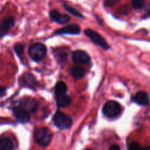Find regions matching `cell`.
Masks as SVG:
<instances>
[{
  "mask_svg": "<svg viewBox=\"0 0 150 150\" xmlns=\"http://www.w3.org/2000/svg\"><path fill=\"white\" fill-rule=\"evenodd\" d=\"M29 55L33 61L40 62L45 58L47 55V48L45 45L40 42L34 43L29 47Z\"/></svg>",
  "mask_w": 150,
  "mask_h": 150,
  "instance_id": "6da1fadb",
  "label": "cell"
},
{
  "mask_svg": "<svg viewBox=\"0 0 150 150\" xmlns=\"http://www.w3.org/2000/svg\"><path fill=\"white\" fill-rule=\"evenodd\" d=\"M52 133L47 127H40L35 130V140L38 144L41 146H47L51 142Z\"/></svg>",
  "mask_w": 150,
  "mask_h": 150,
  "instance_id": "7a4b0ae2",
  "label": "cell"
},
{
  "mask_svg": "<svg viewBox=\"0 0 150 150\" xmlns=\"http://www.w3.org/2000/svg\"><path fill=\"white\" fill-rule=\"evenodd\" d=\"M53 121L55 126H57L60 130H66L70 128L73 123L71 118L69 116L60 111H57L54 114Z\"/></svg>",
  "mask_w": 150,
  "mask_h": 150,
  "instance_id": "3957f363",
  "label": "cell"
},
{
  "mask_svg": "<svg viewBox=\"0 0 150 150\" xmlns=\"http://www.w3.org/2000/svg\"><path fill=\"white\" fill-rule=\"evenodd\" d=\"M84 34L95 45H99L100 47H101V48L105 50H108L110 48V45L106 42L105 38L98 32H95V31L92 30L91 29H86L84 31Z\"/></svg>",
  "mask_w": 150,
  "mask_h": 150,
  "instance_id": "277c9868",
  "label": "cell"
},
{
  "mask_svg": "<svg viewBox=\"0 0 150 150\" xmlns=\"http://www.w3.org/2000/svg\"><path fill=\"white\" fill-rule=\"evenodd\" d=\"M103 113L108 118H116L121 114V106L117 101L109 100L104 105Z\"/></svg>",
  "mask_w": 150,
  "mask_h": 150,
  "instance_id": "5b68a950",
  "label": "cell"
},
{
  "mask_svg": "<svg viewBox=\"0 0 150 150\" xmlns=\"http://www.w3.org/2000/svg\"><path fill=\"white\" fill-rule=\"evenodd\" d=\"M72 59L75 64L88 65L91 62V58L89 54L82 50H78L75 51L73 54Z\"/></svg>",
  "mask_w": 150,
  "mask_h": 150,
  "instance_id": "8992f818",
  "label": "cell"
},
{
  "mask_svg": "<svg viewBox=\"0 0 150 150\" xmlns=\"http://www.w3.org/2000/svg\"><path fill=\"white\" fill-rule=\"evenodd\" d=\"M19 106L21 107L22 108L25 110L28 113H35L38 110V103L34 98H24L21 100V105Z\"/></svg>",
  "mask_w": 150,
  "mask_h": 150,
  "instance_id": "52a82bcc",
  "label": "cell"
},
{
  "mask_svg": "<svg viewBox=\"0 0 150 150\" xmlns=\"http://www.w3.org/2000/svg\"><path fill=\"white\" fill-rule=\"evenodd\" d=\"M81 29L80 26L77 24H70L68 26H66L64 27L56 30L54 32V35H77L80 33Z\"/></svg>",
  "mask_w": 150,
  "mask_h": 150,
  "instance_id": "ba28073f",
  "label": "cell"
},
{
  "mask_svg": "<svg viewBox=\"0 0 150 150\" xmlns=\"http://www.w3.org/2000/svg\"><path fill=\"white\" fill-rule=\"evenodd\" d=\"M13 115L16 120L22 124L27 123L29 121V113L26 112L23 108L21 106H16L13 108Z\"/></svg>",
  "mask_w": 150,
  "mask_h": 150,
  "instance_id": "9c48e42d",
  "label": "cell"
},
{
  "mask_svg": "<svg viewBox=\"0 0 150 150\" xmlns=\"http://www.w3.org/2000/svg\"><path fill=\"white\" fill-rule=\"evenodd\" d=\"M50 18L53 21H55L59 24H65L70 21V17L67 15H62L58 10H52L49 13Z\"/></svg>",
  "mask_w": 150,
  "mask_h": 150,
  "instance_id": "30bf717a",
  "label": "cell"
},
{
  "mask_svg": "<svg viewBox=\"0 0 150 150\" xmlns=\"http://www.w3.org/2000/svg\"><path fill=\"white\" fill-rule=\"evenodd\" d=\"M21 83L23 86H26L29 88H35L38 85V81L34 76V75L31 73H25L21 77Z\"/></svg>",
  "mask_w": 150,
  "mask_h": 150,
  "instance_id": "8fae6325",
  "label": "cell"
},
{
  "mask_svg": "<svg viewBox=\"0 0 150 150\" xmlns=\"http://www.w3.org/2000/svg\"><path fill=\"white\" fill-rule=\"evenodd\" d=\"M132 100L138 105H147L149 104V95L147 92L141 91L137 92Z\"/></svg>",
  "mask_w": 150,
  "mask_h": 150,
  "instance_id": "7c38bea8",
  "label": "cell"
},
{
  "mask_svg": "<svg viewBox=\"0 0 150 150\" xmlns=\"http://www.w3.org/2000/svg\"><path fill=\"white\" fill-rule=\"evenodd\" d=\"M15 19L13 17H7L2 20L0 24V31L2 34H6L14 26Z\"/></svg>",
  "mask_w": 150,
  "mask_h": 150,
  "instance_id": "4fadbf2b",
  "label": "cell"
},
{
  "mask_svg": "<svg viewBox=\"0 0 150 150\" xmlns=\"http://www.w3.org/2000/svg\"><path fill=\"white\" fill-rule=\"evenodd\" d=\"M56 103L59 108H65L71 103V98L68 95H63L56 98Z\"/></svg>",
  "mask_w": 150,
  "mask_h": 150,
  "instance_id": "5bb4252c",
  "label": "cell"
},
{
  "mask_svg": "<svg viewBox=\"0 0 150 150\" xmlns=\"http://www.w3.org/2000/svg\"><path fill=\"white\" fill-rule=\"evenodd\" d=\"M68 48H57V51L54 52L56 55V59L59 63H63L67 59V55H68Z\"/></svg>",
  "mask_w": 150,
  "mask_h": 150,
  "instance_id": "9a60e30c",
  "label": "cell"
},
{
  "mask_svg": "<svg viewBox=\"0 0 150 150\" xmlns=\"http://www.w3.org/2000/svg\"><path fill=\"white\" fill-rule=\"evenodd\" d=\"M13 142L7 137L0 138V150H13Z\"/></svg>",
  "mask_w": 150,
  "mask_h": 150,
  "instance_id": "2e32d148",
  "label": "cell"
},
{
  "mask_svg": "<svg viewBox=\"0 0 150 150\" xmlns=\"http://www.w3.org/2000/svg\"><path fill=\"white\" fill-rule=\"evenodd\" d=\"M85 75V70L79 66H75L71 69V76L76 80L81 79Z\"/></svg>",
  "mask_w": 150,
  "mask_h": 150,
  "instance_id": "e0dca14e",
  "label": "cell"
},
{
  "mask_svg": "<svg viewBox=\"0 0 150 150\" xmlns=\"http://www.w3.org/2000/svg\"><path fill=\"white\" fill-rule=\"evenodd\" d=\"M67 91V86L66 83L63 81H59L57 83L55 86V92L56 96H61V95H66V92Z\"/></svg>",
  "mask_w": 150,
  "mask_h": 150,
  "instance_id": "ac0fdd59",
  "label": "cell"
},
{
  "mask_svg": "<svg viewBox=\"0 0 150 150\" xmlns=\"http://www.w3.org/2000/svg\"><path fill=\"white\" fill-rule=\"evenodd\" d=\"M64 7L65 8V10H67V12H69V13H70V14L73 15V16H76V17L78 18H83V16L77 10V9L74 8L73 7H71L70 5H68V4H65V3L64 4Z\"/></svg>",
  "mask_w": 150,
  "mask_h": 150,
  "instance_id": "d6986e66",
  "label": "cell"
},
{
  "mask_svg": "<svg viewBox=\"0 0 150 150\" xmlns=\"http://www.w3.org/2000/svg\"><path fill=\"white\" fill-rule=\"evenodd\" d=\"M146 0H132V7L134 10H141L145 6Z\"/></svg>",
  "mask_w": 150,
  "mask_h": 150,
  "instance_id": "ffe728a7",
  "label": "cell"
},
{
  "mask_svg": "<svg viewBox=\"0 0 150 150\" xmlns=\"http://www.w3.org/2000/svg\"><path fill=\"white\" fill-rule=\"evenodd\" d=\"M14 49L16 51V53L18 54V57H21V55L23 54V45L21 43H17L14 45Z\"/></svg>",
  "mask_w": 150,
  "mask_h": 150,
  "instance_id": "44dd1931",
  "label": "cell"
},
{
  "mask_svg": "<svg viewBox=\"0 0 150 150\" xmlns=\"http://www.w3.org/2000/svg\"><path fill=\"white\" fill-rule=\"evenodd\" d=\"M142 146H141L140 144L138 142H133L129 145L128 150H142Z\"/></svg>",
  "mask_w": 150,
  "mask_h": 150,
  "instance_id": "7402d4cb",
  "label": "cell"
},
{
  "mask_svg": "<svg viewBox=\"0 0 150 150\" xmlns=\"http://www.w3.org/2000/svg\"><path fill=\"white\" fill-rule=\"evenodd\" d=\"M120 0H105L104 4L106 7H113L115 4H118Z\"/></svg>",
  "mask_w": 150,
  "mask_h": 150,
  "instance_id": "603a6c76",
  "label": "cell"
},
{
  "mask_svg": "<svg viewBox=\"0 0 150 150\" xmlns=\"http://www.w3.org/2000/svg\"><path fill=\"white\" fill-rule=\"evenodd\" d=\"M127 11H128V9H127V7H126V6H122V7L119 10V13L123 15L127 14Z\"/></svg>",
  "mask_w": 150,
  "mask_h": 150,
  "instance_id": "cb8c5ba5",
  "label": "cell"
},
{
  "mask_svg": "<svg viewBox=\"0 0 150 150\" xmlns=\"http://www.w3.org/2000/svg\"><path fill=\"white\" fill-rule=\"evenodd\" d=\"M6 95V88L0 85V98Z\"/></svg>",
  "mask_w": 150,
  "mask_h": 150,
  "instance_id": "d4e9b609",
  "label": "cell"
},
{
  "mask_svg": "<svg viewBox=\"0 0 150 150\" xmlns=\"http://www.w3.org/2000/svg\"><path fill=\"white\" fill-rule=\"evenodd\" d=\"M109 150H120V148L117 144H114L109 148Z\"/></svg>",
  "mask_w": 150,
  "mask_h": 150,
  "instance_id": "484cf974",
  "label": "cell"
},
{
  "mask_svg": "<svg viewBox=\"0 0 150 150\" xmlns=\"http://www.w3.org/2000/svg\"><path fill=\"white\" fill-rule=\"evenodd\" d=\"M142 150H150V147L149 146H146L144 149H142Z\"/></svg>",
  "mask_w": 150,
  "mask_h": 150,
  "instance_id": "4316f807",
  "label": "cell"
},
{
  "mask_svg": "<svg viewBox=\"0 0 150 150\" xmlns=\"http://www.w3.org/2000/svg\"><path fill=\"white\" fill-rule=\"evenodd\" d=\"M84 150H94V149H84Z\"/></svg>",
  "mask_w": 150,
  "mask_h": 150,
  "instance_id": "83f0119b",
  "label": "cell"
}]
</instances>
